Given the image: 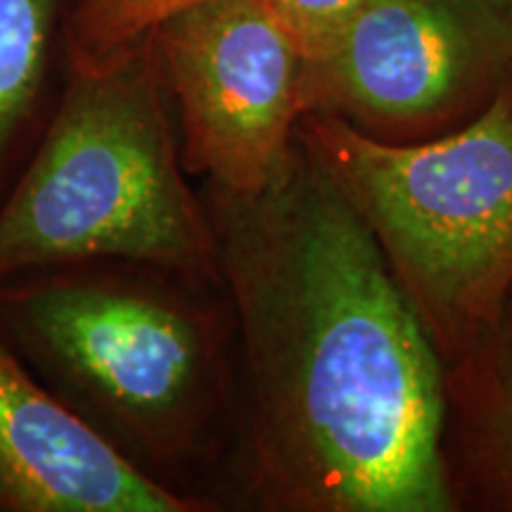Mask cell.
Returning a JSON list of instances; mask_svg holds the SVG:
<instances>
[{
	"instance_id": "obj_10",
	"label": "cell",
	"mask_w": 512,
	"mask_h": 512,
	"mask_svg": "<svg viewBox=\"0 0 512 512\" xmlns=\"http://www.w3.org/2000/svg\"><path fill=\"white\" fill-rule=\"evenodd\" d=\"M192 0H79L72 15V57L95 60L152 31Z\"/></svg>"
},
{
	"instance_id": "obj_9",
	"label": "cell",
	"mask_w": 512,
	"mask_h": 512,
	"mask_svg": "<svg viewBox=\"0 0 512 512\" xmlns=\"http://www.w3.org/2000/svg\"><path fill=\"white\" fill-rule=\"evenodd\" d=\"M79 0H0V207L34 157L72 67Z\"/></svg>"
},
{
	"instance_id": "obj_4",
	"label": "cell",
	"mask_w": 512,
	"mask_h": 512,
	"mask_svg": "<svg viewBox=\"0 0 512 512\" xmlns=\"http://www.w3.org/2000/svg\"><path fill=\"white\" fill-rule=\"evenodd\" d=\"M316 147L373 230L444 366L512 294V79L475 117L425 140H382L306 112Z\"/></svg>"
},
{
	"instance_id": "obj_12",
	"label": "cell",
	"mask_w": 512,
	"mask_h": 512,
	"mask_svg": "<svg viewBox=\"0 0 512 512\" xmlns=\"http://www.w3.org/2000/svg\"><path fill=\"white\" fill-rule=\"evenodd\" d=\"M486 3H491V5H494V8L512 15V0H486Z\"/></svg>"
},
{
	"instance_id": "obj_11",
	"label": "cell",
	"mask_w": 512,
	"mask_h": 512,
	"mask_svg": "<svg viewBox=\"0 0 512 512\" xmlns=\"http://www.w3.org/2000/svg\"><path fill=\"white\" fill-rule=\"evenodd\" d=\"M285 24L304 60L311 62L335 41L339 31L368 0H264Z\"/></svg>"
},
{
	"instance_id": "obj_2",
	"label": "cell",
	"mask_w": 512,
	"mask_h": 512,
	"mask_svg": "<svg viewBox=\"0 0 512 512\" xmlns=\"http://www.w3.org/2000/svg\"><path fill=\"white\" fill-rule=\"evenodd\" d=\"M0 332L43 389L147 482L219 510L238 408L221 280L131 259L0 278Z\"/></svg>"
},
{
	"instance_id": "obj_5",
	"label": "cell",
	"mask_w": 512,
	"mask_h": 512,
	"mask_svg": "<svg viewBox=\"0 0 512 512\" xmlns=\"http://www.w3.org/2000/svg\"><path fill=\"white\" fill-rule=\"evenodd\" d=\"M512 79V15L486 0H368L306 62V112L382 140H425Z\"/></svg>"
},
{
	"instance_id": "obj_1",
	"label": "cell",
	"mask_w": 512,
	"mask_h": 512,
	"mask_svg": "<svg viewBox=\"0 0 512 512\" xmlns=\"http://www.w3.org/2000/svg\"><path fill=\"white\" fill-rule=\"evenodd\" d=\"M202 197L238 332L219 510L456 512L444 358L316 147L297 126L264 188Z\"/></svg>"
},
{
	"instance_id": "obj_8",
	"label": "cell",
	"mask_w": 512,
	"mask_h": 512,
	"mask_svg": "<svg viewBox=\"0 0 512 512\" xmlns=\"http://www.w3.org/2000/svg\"><path fill=\"white\" fill-rule=\"evenodd\" d=\"M441 448L456 512H512V294L446 366Z\"/></svg>"
},
{
	"instance_id": "obj_6",
	"label": "cell",
	"mask_w": 512,
	"mask_h": 512,
	"mask_svg": "<svg viewBox=\"0 0 512 512\" xmlns=\"http://www.w3.org/2000/svg\"><path fill=\"white\" fill-rule=\"evenodd\" d=\"M183 164L209 188L261 190L306 114V60L264 0H192L152 27Z\"/></svg>"
},
{
	"instance_id": "obj_3",
	"label": "cell",
	"mask_w": 512,
	"mask_h": 512,
	"mask_svg": "<svg viewBox=\"0 0 512 512\" xmlns=\"http://www.w3.org/2000/svg\"><path fill=\"white\" fill-rule=\"evenodd\" d=\"M155 36L72 57L57 110L0 207V278L131 259L221 280L207 204L192 190Z\"/></svg>"
},
{
	"instance_id": "obj_7",
	"label": "cell",
	"mask_w": 512,
	"mask_h": 512,
	"mask_svg": "<svg viewBox=\"0 0 512 512\" xmlns=\"http://www.w3.org/2000/svg\"><path fill=\"white\" fill-rule=\"evenodd\" d=\"M0 512H200L50 396L0 332Z\"/></svg>"
}]
</instances>
